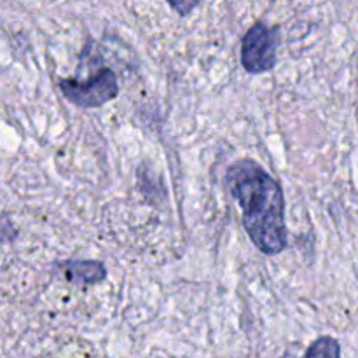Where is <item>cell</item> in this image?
<instances>
[{
  "mask_svg": "<svg viewBox=\"0 0 358 358\" xmlns=\"http://www.w3.org/2000/svg\"><path fill=\"white\" fill-rule=\"evenodd\" d=\"M166 2L178 16H189L201 3V0H166Z\"/></svg>",
  "mask_w": 358,
  "mask_h": 358,
  "instance_id": "6",
  "label": "cell"
},
{
  "mask_svg": "<svg viewBox=\"0 0 358 358\" xmlns=\"http://www.w3.org/2000/svg\"><path fill=\"white\" fill-rule=\"evenodd\" d=\"M282 41L278 27H268L264 21L252 24L241 41V65L250 76L271 72L278 62Z\"/></svg>",
  "mask_w": 358,
  "mask_h": 358,
  "instance_id": "3",
  "label": "cell"
},
{
  "mask_svg": "<svg viewBox=\"0 0 358 358\" xmlns=\"http://www.w3.org/2000/svg\"><path fill=\"white\" fill-rule=\"evenodd\" d=\"M226 187L241 210L248 238L264 255H278L289 245L285 194L280 182L254 159H240L226 171Z\"/></svg>",
  "mask_w": 358,
  "mask_h": 358,
  "instance_id": "1",
  "label": "cell"
},
{
  "mask_svg": "<svg viewBox=\"0 0 358 358\" xmlns=\"http://www.w3.org/2000/svg\"><path fill=\"white\" fill-rule=\"evenodd\" d=\"M58 86L65 100L80 108H98L119 94L117 76L108 66H100L94 70L87 80L69 77L59 80Z\"/></svg>",
  "mask_w": 358,
  "mask_h": 358,
  "instance_id": "2",
  "label": "cell"
},
{
  "mask_svg": "<svg viewBox=\"0 0 358 358\" xmlns=\"http://www.w3.org/2000/svg\"><path fill=\"white\" fill-rule=\"evenodd\" d=\"M306 357H327V358H338L341 357V346L336 341L334 338H318L317 341H313L310 345V348L304 353Z\"/></svg>",
  "mask_w": 358,
  "mask_h": 358,
  "instance_id": "5",
  "label": "cell"
},
{
  "mask_svg": "<svg viewBox=\"0 0 358 358\" xmlns=\"http://www.w3.org/2000/svg\"><path fill=\"white\" fill-rule=\"evenodd\" d=\"M63 275L73 285L91 287L107 278V268L100 261H66L62 264Z\"/></svg>",
  "mask_w": 358,
  "mask_h": 358,
  "instance_id": "4",
  "label": "cell"
}]
</instances>
